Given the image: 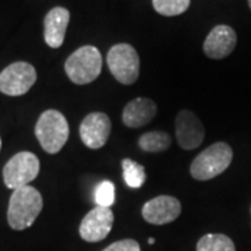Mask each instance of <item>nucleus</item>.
Wrapping results in <instances>:
<instances>
[{"mask_svg":"<svg viewBox=\"0 0 251 251\" xmlns=\"http://www.w3.org/2000/svg\"><path fill=\"white\" fill-rule=\"evenodd\" d=\"M237 42L233 28L229 25H216L206 36L204 52L211 59H225L232 53Z\"/></svg>","mask_w":251,"mask_h":251,"instance_id":"nucleus-12","label":"nucleus"},{"mask_svg":"<svg viewBox=\"0 0 251 251\" xmlns=\"http://www.w3.org/2000/svg\"><path fill=\"white\" fill-rule=\"evenodd\" d=\"M106 62L113 77L125 85L134 84L140 75V57L137 50L128 44L112 46Z\"/></svg>","mask_w":251,"mask_h":251,"instance_id":"nucleus-5","label":"nucleus"},{"mask_svg":"<svg viewBox=\"0 0 251 251\" xmlns=\"http://www.w3.org/2000/svg\"><path fill=\"white\" fill-rule=\"evenodd\" d=\"M148 243H150V244H153V243H155V239H152V237H150V239H148Z\"/></svg>","mask_w":251,"mask_h":251,"instance_id":"nucleus-21","label":"nucleus"},{"mask_svg":"<svg viewBox=\"0 0 251 251\" xmlns=\"http://www.w3.org/2000/svg\"><path fill=\"white\" fill-rule=\"evenodd\" d=\"M122 168H123V177H125L126 184L128 187H143L145 179H147L145 168L143 165H140L138 162L133 161V159H125L122 162Z\"/></svg>","mask_w":251,"mask_h":251,"instance_id":"nucleus-16","label":"nucleus"},{"mask_svg":"<svg viewBox=\"0 0 251 251\" xmlns=\"http://www.w3.org/2000/svg\"><path fill=\"white\" fill-rule=\"evenodd\" d=\"M36 81L34 66L25 62H16L0 73V92L10 97L27 94Z\"/></svg>","mask_w":251,"mask_h":251,"instance_id":"nucleus-7","label":"nucleus"},{"mask_svg":"<svg viewBox=\"0 0 251 251\" xmlns=\"http://www.w3.org/2000/svg\"><path fill=\"white\" fill-rule=\"evenodd\" d=\"M156 13L166 17L180 16L190 7V0H152Z\"/></svg>","mask_w":251,"mask_h":251,"instance_id":"nucleus-18","label":"nucleus"},{"mask_svg":"<svg viewBox=\"0 0 251 251\" xmlns=\"http://www.w3.org/2000/svg\"><path fill=\"white\" fill-rule=\"evenodd\" d=\"M64 70L74 84H90L97 80L102 72L100 52L95 46H81L69 56L64 64Z\"/></svg>","mask_w":251,"mask_h":251,"instance_id":"nucleus-3","label":"nucleus"},{"mask_svg":"<svg viewBox=\"0 0 251 251\" xmlns=\"http://www.w3.org/2000/svg\"><path fill=\"white\" fill-rule=\"evenodd\" d=\"M156 115V105L150 98H135L123 109V123L130 128H138L148 125Z\"/></svg>","mask_w":251,"mask_h":251,"instance_id":"nucleus-14","label":"nucleus"},{"mask_svg":"<svg viewBox=\"0 0 251 251\" xmlns=\"http://www.w3.org/2000/svg\"><path fill=\"white\" fill-rule=\"evenodd\" d=\"M103 251H141V247L133 239H125V240H119L110 244Z\"/></svg>","mask_w":251,"mask_h":251,"instance_id":"nucleus-20","label":"nucleus"},{"mask_svg":"<svg viewBox=\"0 0 251 251\" xmlns=\"http://www.w3.org/2000/svg\"><path fill=\"white\" fill-rule=\"evenodd\" d=\"M69 123L59 110L44 112L35 126V135L48 153H57L69 140Z\"/></svg>","mask_w":251,"mask_h":251,"instance_id":"nucleus-2","label":"nucleus"},{"mask_svg":"<svg viewBox=\"0 0 251 251\" xmlns=\"http://www.w3.org/2000/svg\"><path fill=\"white\" fill-rule=\"evenodd\" d=\"M249 4H250V9H251V0H249Z\"/></svg>","mask_w":251,"mask_h":251,"instance_id":"nucleus-23","label":"nucleus"},{"mask_svg":"<svg viewBox=\"0 0 251 251\" xmlns=\"http://www.w3.org/2000/svg\"><path fill=\"white\" fill-rule=\"evenodd\" d=\"M113 221H115V215L110 208L95 206L81 221V239L88 243L102 242L110 233Z\"/></svg>","mask_w":251,"mask_h":251,"instance_id":"nucleus-8","label":"nucleus"},{"mask_svg":"<svg viewBox=\"0 0 251 251\" xmlns=\"http://www.w3.org/2000/svg\"><path fill=\"white\" fill-rule=\"evenodd\" d=\"M197 251H236V249L225 234H205L198 240Z\"/></svg>","mask_w":251,"mask_h":251,"instance_id":"nucleus-17","label":"nucleus"},{"mask_svg":"<svg viewBox=\"0 0 251 251\" xmlns=\"http://www.w3.org/2000/svg\"><path fill=\"white\" fill-rule=\"evenodd\" d=\"M0 150H1V138H0Z\"/></svg>","mask_w":251,"mask_h":251,"instance_id":"nucleus-22","label":"nucleus"},{"mask_svg":"<svg viewBox=\"0 0 251 251\" xmlns=\"http://www.w3.org/2000/svg\"><path fill=\"white\" fill-rule=\"evenodd\" d=\"M70 21V11L64 7H54L46 14L44 25H45V42L46 45L57 49L63 45L67 25Z\"/></svg>","mask_w":251,"mask_h":251,"instance_id":"nucleus-13","label":"nucleus"},{"mask_svg":"<svg viewBox=\"0 0 251 251\" xmlns=\"http://www.w3.org/2000/svg\"><path fill=\"white\" fill-rule=\"evenodd\" d=\"M39 168V159L32 152L23 151L16 153L3 169L4 184L11 190L29 186V183L36 179Z\"/></svg>","mask_w":251,"mask_h":251,"instance_id":"nucleus-6","label":"nucleus"},{"mask_svg":"<svg viewBox=\"0 0 251 251\" xmlns=\"http://www.w3.org/2000/svg\"><path fill=\"white\" fill-rule=\"evenodd\" d=\"M205 130L201 120L190 110H181L176 117V137L179 145L191 151L200 147L204 141Z\"/></svg>","mask_w":251,"mask_h":251,"instance_id":"nucleus-10","label":"nucleus"},{"mask_svg":"<svg viewBox=\"0 0 251 251\" xmlns=\"http://www.w3.org/2000/svg\"><path fill=\"white\" fill-rule=\"evenodd\" d=\"M115 198H116L115 184L112 181H109V180L100 181L97 186V190H95V202H97V206L110 208L115 204Z\"/></svg>","mask_w":251,"mask_h":251,"instance_id":"nucleus-19","label":"nucleus"},{"mask_svg":"<svg viewBox=\"0 0 251 251\" xmlns=\"http://www.w3.org/2000/svg\"><path fill=\"white\" fill-rule=\"evenodd\" d=\"M233 159V151L226 143H216L198 155L190 166L196 180H211L224 173Z\"/></svg>","mask_w":251,"mask_h":251,"instance_id":"nucleus-4","label":"nucleus"},{"mask_svg":"<svg viewBox=\"0 0 251 251\" xmlns=\"http://www.w3.org/2000/svg\"><path fill=\"white\" fill-rule=\"evenodd\" d=\"M44 208L41 193L32 186L17 188L10 197L7 222L14 230H24L35 222Z\"/></svg>","mask_w":251,"mask_h":251,"instance_id":"nucleus-1","label":"nucleus"},{"mask_svg":"<svg viewBox=\"0 0 251 251\" xmlns=\"http://www.w3.org/2000/svg\"><path fill=\"white\" fill-rule=\"evenodd\" d=\"M172 144L171 135L165 131H150L140 137L138 145L145 152H162L166 151Z\"/></svg>","mask_w":251,"mask_h":251,"instance_id":"nucleus-15","label":"nucleus"},{"mask_svg":"<svg viewBox=\"0 0 251 251\" xmlns=\"http://www.w3.org/2000/svg\"><path fill=\"white\" fill-rule=\"evenodd\" d=\"M181 212V205L177 198L171 196H159L143 206V218L151 225L171 224L179 218Z\"/></svg>","mask_w":251,"mask_h":251,"instance_id":"nucleus-11","label":"nucleus"},{"mask_svg":"<svg viewBox=\"0 0 251 251\" xmlns=\"http://www.w3.org/2000/svg\"><path fill=\"white\" fill-rule=\"evenodd\" d=\"M112 125L106 113L94 112L84 117L80 126L81 141L91 150H99L108 143Z\"/></svg>","mask_w":251,"mask_h":251,"instance_id":"nucleus-9","label":"nucleus"}]
</instances>
